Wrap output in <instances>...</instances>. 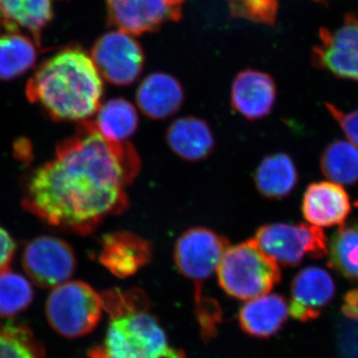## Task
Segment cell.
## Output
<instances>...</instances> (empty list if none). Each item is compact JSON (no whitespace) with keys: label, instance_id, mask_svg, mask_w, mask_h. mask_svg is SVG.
Returning <instances> with one entry per match:
<instances>
[{"label":"cell","instance_id":"obj_1","mask_svg":"<svg viewBox=\"0 0 358 358\" xmlns=\"http://www.w3.org/2000/svg\"><path fill=\"white\" fill-rule=\"evenodd\" d=\"M140 169L131 143L108 140L87 120L59 143L53 159L33 171L23 205L52 226L91 234L103 219L128 208L126 188Z\"/></svg>","mask_w":358,"mask_h":358},{"label":"cell","instance_id":"obj_2","mask_svg":"<svg viewBox=\"0 0 358 358\" xmlns=\"http://www.w3.org/2000/svg\"><path fill=\"white\" fill-rule=\"evenodd\" d=\"M103 78L91 56L80 48L58 52L40 66L26 95L56 121H87L98 112Z\"/></svg>","mask_w":358,"mask_h":358},{"label":"cell","instance_id":"obj_3","mask_svg":"<svg viewBox=\"0 0 358 358\" xmlns=\"http://www.w3.org/2000/svg\"><path fill=\"white\" fill-rule=\"evenodd\" d=\"M101 299L110 324L103 343L89 350L90 358H186L169 345L143 289H109Z\"/></svg>","mask_w":358,"mask_h":358},{"label":"cell","instance_id":"obj_4","mask_svg":"<svg viewBox=\"0 0 358 358\" xmlns=\"http://www.w3.org/2000/svg\"><path fill=\"white\" fill-rule=\"evenodd\" d=\"M218 282L228 296L252 300L272 291L281 281L279 264L250 239L229 246L217 268Z\"/></svg>","mask_w":358,"mask_h":358},{"label":"cell","instance_id":"obj_5","mask_svg":"<svg viewBox=\"0 0 358 358\" xmlns=\"http://www.w3.org/2000/svg\"><path fill=\"white\" fill-rule=\"evenodd\" d=\"M102 299L84 282H66L54 288L46 303L50 326L65 338L91 333L102 315Z\"/></svg>","mask_w":358,"mask_h":358},{"label":"cell","instance_id":"obj_6","mask_svg":"<svg viewBox=\"0 0 358 358\" xmlns=\"http://www.w3.org/2000/svg\"><path fill=\"white\" fill-rule=\"evenodd\" d=\"M255 240L259 248L279 265H299L303 259H319L327 254L324 231L308 224H268L259 228Z\"/></svg>","mask_w":358,"mask_h":358},{"label":"cell","instance_id":"obj_7","mask_svg":"<svg viewBox=\"0 0 358 358\" xmlns=\"http://www.w3.org/2000/svg\"><path fill=\"white\" fill-rule=\"evenodd\" d=\"M229 247L227 238L203 227H194L180 235L174 248L176 268L195 284V301L202 296V284L217 271Z\"/></svg>","mask_w":358,"mask_h":358},{"label":"cell","instance_id":"obj_8","mask_svg":"<svg viewBox=\"0 0 358 358\" xmlns=\"http://www.w3.org/2000/svg\"><path fill=\"white\" fill-rule=\"evenodd\" d=\"M92 59L103 79L115 86L133 84L143 72L145 53L134 35L113 30L96 40Z\"/></svg>","mask_w":358,"mask_h":358},{"label":"cell","instance_id":"obj_9","mask_svg":"<svg viewBox=\"0 0 358 358\" xmlns=\"http://www.w3.org/2000/svg\"><path fill=\"white\" fill-rule=\"evenodd\" d=\"M313 64L334 76L358 81V15L345 16L336 29L320 30V42L313 49Z\"/></svg>","mask_w":358,"mask_h":358},{"label":"cell","instance_id":"obj_10","mask_svg":"<svg viewBox=\"0 0 358 358\" xmlns=\"http://www.w3.org/2000/svg\"><path fill=\"white\" fill-rule=\"evenodd\" d=\"M185 0H105L108 17L117 29L138 36L157 31L182 16Z\"/></svg>","mask_w":358,"mask_h":358},{"label":"cell","instance_id":"obj_11","mask_svg":"<svg viewBox=\"0 0 358 358\" xmlns=\"http://www.w3.org/2000/svg\"><path fill=\"white\" fill-rule=\"evenodd\" d=\"M23 267L35 284L42 288H56L74 274L76 257L70 245L63 240L41 236L26 247Z\"/></svg>","mask_w":358,"mask_h":358},{"label":"cell","instance_id":"obj_12","mask_svg":"<svg viewBox=\"0 0 358 358\" xmlns=\"http://www.w3.org/2000/svg\"><path fill=\"white\" fill-rule=\"evenodd\" d=\"M334 294L336 284L326 270L313 266L303 268L292 282L289 312L301 322L317 319Z\"/></svg>","mask_w":358,"mask_h":358},{"label":"cell","instance_id":"obj_13","mask_svg":"<svg viewBox=\"0 0 358 358\" xmlns=\"http://www.w3.org/2000/svg\"><path fill=\"white\" fill-rule=\"evenodd\" d=\"M152 245L131 231H117L102 239L99 260L115 277H131L152 260Z\"/></svg>","mask_w":358,"mask_h":358},{"label":"cell","instance_id":"obj_14","mask_svg":"<svg viewBox=\"0 0 358 358\" xmlns=\"http://www.w3.org/2000/svg\"><path fill=\"white\" fill-rule=\"evenodd\" d=\"M277 88L270 75L261 71H242L233 81L231 105L250 121L261 120L272 112Z\"/></svg>","mask_w":358,"mask_h":358},{"label":"cell","instance_id":"obj_15","mask_svg":"<svg viewBox=\"0 0 358 358\" xmlns=\"http://www.w3.org/2000/svg\"><path fill=\"white\" fill-rule=\"evenodd\" d=\"M350 197L338 183L320 181L308 186L301 211L308 222L317 227L343 225L350 215Z\"/></svg>","mask_w":358,"mask_h":358},{"label":"cell","instance_id":"obj_16","mask_svg":"<svg viewBox=\"0 0 358 358\" xmlns=\"http://www.w3.org/2000/svg\"><path fill=\"white\" fill-rule=\"evenodd\" d=\"M136 100L138 109L150 119L166 120L180 109L185 93L176 78L155 72L141 81Z\"/></svg>","mask_w":358,"mask_h":358},{"label":"cell","instance_id":"obj_17","mask_svg":"<svg viewBox=\"0 0 358 358\" xmlns=\"http://www.w3.org/2000/svg\"><path fill=\"white\" fill-rule=\"evenodd\" d=\"M289 306L282 296L266 294L249 300L239 312L242 331L249 336L268 338L279 333L288 320Z\"/></svg>","mask_w":358,"mask_h":358},{"label":"cell","instance_id":"obj_18","mask_svg":"<svg viewBox=\"0 0 358 358\" xmlns=\"http://www.w3.org/2000/svg\"><path fill=\"white\" fill-rule=\"evenodd\" d=\"M166 140L169 148L188 162L207 159L215 145L210 127L203 120L194 117L174 121L167 129Z\"/></svg>","mask_w":358,"mask_h":358},{"label":"cell","instance_id":"obj_19","mask_svg":"<svg viewBox=\"0 0 358 358\" xmlns=\"http://www.w3.org/2000/svg\"><path fill=\"white\" fill-rule=\"evenodd\" d=\"M296 183V167L292 157L284 152L265 157L255 173L257 189L266 199H284L293 192Z\"/></svg>","mask_w":358,"mask_h":358},{"label":"cell","instance_id":"obj_20","mask_svg":"<svg viewBox=\"0 0 358 358\" xmlns=\"http://www.w3.org/2000/svg\"><path fill=\"white\" fill-rule=\"evenodd\" d=\"M55 0H0V22L8 32L24 29L37 34L53 15Z\"/></svg>","mask_w":358,"mask_h":358},{"label":"cell","instance_id":"obj_21","mask_svg":"<svg viewBox=\"0 0 358 358\" xmlns=\"http://www.w3.org/2000/svg\"><path fill=\"white\" fill-rule=\"evenodd\" d=\"M93 122L106 138L124 143L138 129V115L129 101L122 98L112 99L99 108Z\"/></svg>","mask_w":358,"mask_h":358},{"label":"cell","instance_id":"obj_22","mask_svg":"<svg viewBox=\"0 0 358 358\" xmlns=\"http://www.w3.org/2000/svg\"><path fill=\"white\" fill-rule=\"evenodd\" d=\"M37 60V48L27 35L17 31L0 36V80L8 81L31 69Z\"/></svg>","mask_w":358,"mask_h":358},{"label":"cell","instance_id":"obj_23","mask_svg":"<svg viewBox=\"0 0 358 358\" xmlns=\"http://www.w3.org/2000/svg\"><path fill=\"white\" fill-rule=\"evenodd\" d=\"M320 169L334 182L355 185L358 181V148L350 141H333L320 157Z\"/></svg>","mask_w":358,"mask_h":358},{"label":"cell","instance_id":"obj_24","mask_svg":"<svg viewBox=\"0 0 358 358\" xmlns=\"http://www.w3.org/2000/svg\"><path fill=\"white\" fill-rule=\"evenodd\" d=\"M329 265L348 279L358 281V222L341 226L334 235Z\"/></svg>","mask_w":358,"mask_h":358},{"label":"cell","instance_id":"obj_25","mask_svg":"<svg viewBox=\"0 0 358 358\" xmlns=\"http://www.w3.org/2000/svg\"><path fill=\"white\" fill-rule=\"evenodd\" d=\"M0 358H46V355L27 327L0 324Z\"/></svg>","mask_w":358,"mask_h":358},{"label":"cell","instance_id":"obj_26","mask_svg":"<svg viewBox=\"0 0 358 358\" xmlns=\"http://www.w3.org/2000/svg\"><path fill=\"white\" fill-rule=\"evenodd\" d=\"M33 294L31 285L23 275L7 268L0 271V317H14L24 310Z\"/></svg>","mask_w":358,"mask_h":358},{"label":"cell","instance_id":"obj_27","mask_svg":"<svg viewBox=\"0 0 358 358\" xmlns=\"http://www.w3.org/2000/svg\"><path fill=\"white\" fill-rule=\"evenodd\" d=\"M231 16L258 24L273 26L279 11L278 0H230Z\"/></svg>","mask_w":358,"mask_h":358},{"label":"cell","instance_id":"obj_28","mask_svg":"<svg viewBox=\"0 0 358 358\" xmlns=\"http://www.w3.org/2000/svg\"><path fill=\"white\" fill-rule=\"evenodd\" d=\"M196 303L197 317L201 327L202 336L210 338L215 334L216 326L221 317V310L215 301L210 299L200 298Z\"/></svg>","mask_w":358,"mask_h":358},{"label":"cell","instance_id":"obj_29","mask_svg":"<svg viewBox=\"0 0 358 358\" xmlns=\"http://www.w3.org/2000/svg\"><path fill=\"white\" fill-rule=\"evenodd\" d=\"M327 109L334 119L338 122L341 129L345 131L348 140L358 148V110L345 113L331 103H326Z\"/></svg>","mask_w":358,"mask_h":358},{"label":"cell","instance_id":"obj_30","mask_svg":"<svg viewBox=\"0 0 358 358\" xmlns=\"http://www.w3.org/2000/svg\"><path fill=\"white\" fill-rule=\"evenodd\" d=\"M15 252V243L3 228L0 227V271L8 267Z\"/></svg>","mask_w":358,"mask_h":358},{"label":"cell","instance_id":"obj_31","mask_svg":"<svg viewBox=\"0 0 358 358\" xmlns=\"http://www.w3.org/2000/svg\"><path fill=\"white\" fill-rule=\"evenodd\" d=\"M355 206L358 207V200L357 202H355Z\"/></svg>","mask_w":358,"mask_h":358}]
</instances>
